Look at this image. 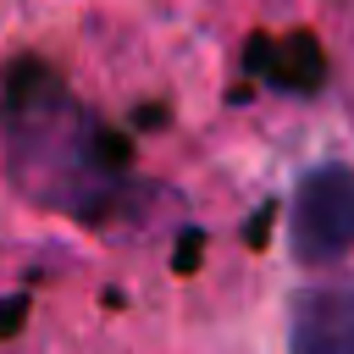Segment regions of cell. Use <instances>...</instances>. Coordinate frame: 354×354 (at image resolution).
<instances>
[{"instance_id":"cell-2","label":"cell","mask_w":354,"mask_h":354,"mask_svg":"<svg viewBox=\"0 0 354 354\" xmlns=\"http://www.w3.org/2000/svg\"><path fill=\"white\" fill-rule=\"evenodd\" d=\"M288 238L304 266H337L354 249V166H315L288 205Z\"/></svg>"},{"instance_id":"cell-3","label":"cell","mask_w":354,"mask_h":354,"mask_svg":"<svg viewBox=\"0 0 354 354\" xmlns=\"http://www.w3.org/2000/svg\"><path fill=\"white\" fill-rule=\"evenodd\" d=\"M288 354H354V288H310L288 315Z\"/></svg>"},{"instance_id":"cell-1","label":"cell","mask_w":354,"mask_h":354,"mask_svg":"<svg viewBox=\"0 0 354 354\" xmlns=\"http://www.w3.org/2000/svg\"><path fill=\"white\" fill-rule=\"evenodd\" d=\"M0 149L11 183L72 221H100L122 194V166L105 127L44 66H17L0 94Z\"/></svg>"}]
</instances>
